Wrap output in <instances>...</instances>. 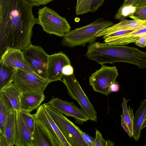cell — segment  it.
Segmentation results:
<instances>
[{
  "label": "cell",
  "mask_w": 146,
  "mask_h": 146,
  "mask_svg": "<svg viewBox=\"0 0 146 146\" xmlns=\"http://www.w3.org/2000/svg\"><path fill=\"white\" fill-rule=\"evenodd\" d=\"M26 0H0V52L7 48L22 50L31 43L37 19Z\"/></svg>",
  "instance_id": "6da1fadb"
},
{
  "label": "cell",
  "mask_w": 146,
  "mask_h": 146,
  "mask_svg": "<svg viewBox=\"0 0 146 146\" xmlns=\"http://www.w3.org/2000/svg\"><path fill=\"white\" fill-rule=\"evenodd\" d=\"M111 21L98 19L91 23L67 33L63 37L62 45L70 48L77 46H84L86 43L95 42L96 35L102 29L114 25Z\"/></svg>",
  "instance_id": "7a4b0ae2"
},
{
  "label": "cell",
  "mask_w": 146,
  "mask_h": 146,
  "mask_svg": "<svg viewBox=\"0 0 146 146\" xmlns=\"http://www.w3.org/2000/svg\"><path fill=\"white\" fill-rule=\"evenodd\" d=\"M37 24L43 30L50 34L63 37L71 31V27L65 17H62L56 11L45 6L39 9Z\"/></svg>",
  "instance_id": "3957f363"
},
{
  "label": "cell",
  "mask_w": 146,
  "mask_h": 146,
  "mask_svg": "<svg viewBox=\"0 0 146 146\" xmlns=\"http://www.w3.org/2000/svg\"><path fill=\"white\" fill-rule=\"evenodd\" d=\"M42 105L72 146H88L73 122L47 103Z\"/></svg>",
  "instance_id": "277c9868"
},
{
  "label": "cell",
  "mask_w": 146,
  "mask_h": 146,
  "mask_svg": "<svg viewBox=\"0 0 146 146\" xmlns=\"http://www.w3.org/2000/svg\"><path fill=\"white\" fill-rule=\"evenodd\" d=\"M62 81L66 86L70 96L78 102L81 109L89 117L90 120L96 122V112L82 89L74 74L64 75Z\"/></svg>",
  "instance_id": "5b68a950"
},
{
  "label": "cell",
  "mask_w": 146,
  "mask_h": 146,
  "mask_svg": "<svg viewBox=\"0 0 146 146\" xmlns=\"http://www.w3.org/2000/svg\"><path fill=\"white\" fill-rule=\"evenodd\" d=\"M22 51L25 60L33 72L47 80V68L49 55L41 46L32 44Z\"/></svg>",
  "instance_id": "8992f818"
},
{
  "label": "cell",
  "mask_w": 146,
  "mask_h": 146,
  "mask_svg": "<svg viewBox=\"0 0 146 146\" xmlns=\"http://www.w3.org/2000/svg\"><path fill=\"white\" fill-rule=\"evenodd\" d=\"M36 120L46 133L53 146H72L42 105L37 110Z\"/></svg>",
  "instance_id": "52a82bcc"
},
{
  "label": "cell",
  "mask_w": 146,
  "mask_h": 146,
  "mask_svg": "<svg viewBox=\"0 0 146 146\" xmlns=\"http://www.w3.org/2000/svg\"><path fill=\"white\" fill-rule=\"evenodd\" d=\"M102 65L100 69L96 70L89 77L90 84L95 91L107 96L109 94L111 85L117 82L116 79L119 73L115 66Z\"/></svg>",
  "instance_id": "ba28073f"
},
{
  "label": "cell",
  "mask_w": 146,
  "mask_h": 146,
  "mask_svg": "<svg viewBox=\"0 0 146 146\" xmlns=\"http://www.w3.org/2000/svg\"><path fill=\"white\" fill-rule=\"evenodd\" d=\"M22 92H36L44 93L50 83L35 73L16 68L13 82Z\"/></svg>",
  "instance_id": "9c48e42d"
},
{
  "label": "cell",
  "mask_w": 146,
  "mask_h": 146,
  "mask_svg": "<svg viewBox=\"0 0 146 146\" xmlns=\"http://www.w3.org/2000/svg\"><path fill=\"white\" fill-rule=\"evenodd\" d=\"M71 64L67 56L62 52L49 55L47 68V80L50 82L62 81L64 76L62 69L66 65Z\"/></svg>",
  "instance_id": "30bf717a"
},
{
  "label": "cell",
  "mask_w": 146,
  "mask_h": 146,
  "mask_svg": "<svg viewBox=\"0 0 146 146\" xmlns=\"http://www.w3.org/2000/svg\"><path fill=\"white\" fill-rule=\"evenodd\" d=\"M47 103L60 113L73 117L80 123H83L90 119L84 111L79 108L72 102L53 97Z\"/></svg>",
  "instance_id": "8fae6325"
},
{
  "label": "cell",
  "mask_w": 146,
  "mask_h": 146,
  "mask_svg": "<svg viewBox=\"0 0 146 146\" xmlns=\"http://www.w3.org/2000/svg\"><path fill=\"white\" fill-rule=\"evenodd\" d=\"M0 61L25 71L34 73L25 60L22 50L7 48L1 55Z\"/></svg>",
  "instance_id": "7c38bea8"
},
{
  "label": "cell",
  "mask_w": 146,
  "mask_h": 146,
  "mask_svg": "<svg viewBox=\"0 0 146 146\" xmlns=\"http://www.w3.org/2000/svg\"><path fill=\"white\" fill-rule=\"evenodd\" d=\"M20 111H17L14 145L17 146H33L32 134L25 123Z\"/></svg>",
  "instance_id": "4fadbf2b"
},
{
  "label": "cell",
  "mask_w": 146,
  "mask_h": 146,
  "mask_svg": "<svg viewBox=\"0 0 146 146\" xmlns=\"http://www.w3.org/2000/svg\"><path fill=\"white\" fill-rule=\"evenodd\" d=\"M45 98V95L43 92H22L20 99V111L31 113L39 107Z\"/></svg>",
  "instance_id": "5bb4252c"
},
{
  "label": "cell",
  "mask_w": 146,
  "mask_h": 146,
  "mask_svg": "<svg viewBox=\"0 0 146 146\" xmlns=\"http://www.w3.org/2000/svg\"><path fill=\"white\" fill-rule=\"evenodd\" d=\"M145 26L146 23L135 20L125 19L102 29L96 35V36L97 38L117 31L136 29Z\"/></svg>",
  "instance_id": "9a60e30c"
},
{
  "label": "cell",
  "mask_w": 146,
  "mask_h": 146,
  "mask_svg": "<svg viewBox=\"0 0 146 146\" xmlns=\"http://www.w3.org/2000/svg\"><path fill=\"white\" fill-rule=\"evenodd\" d=\"M129 100H127L123 98L121 106L122 108L123 113L120 115L121 117V125L125 131L130 137L133 135V123L134 115L133 110L130 108V106L128 108L127 102Z\"/></svg>",
  "instance_id": "2e32d148"
},
{
  "label": "cell",
  "mask_w": 146,
  "mask_h": 146,
  "mask_svg": "<svg viewBox=\"0 0 146 146\" xmlns=\"http://www.w3.org/2000/svg\"><path fill=\"white\" fill-rule=\"evenodd\" d=\"M145 33L146 26L135 30L129 34L104 41V43L111 45H125L135 42L141 36Z\"/></svg>",
  "instance_id": "e0dca14e"
},
{
  "label": "cell",
  "mask_w": 146,
  "mask_h": 146,
  "mask_svg": "<svg viewBox=\"0 0 146 146\" xmlns=\"http://www.w3.org/2000/svg\"><path fill=\"white\" fill-rule=\"evenodd\" d=\"M146 116V98L141 102V104L134 116L133 138L137 141L141 137V127Z\"/></svg>",
  "instance_id": "ac0fdd59"
},
{
  "label": "cell",
  "mask_w": 146,
  "mask_h": 146,
  "mask_svg": "<svg viewBox=\"0 0 146 146\" xmlns=\"http://www.w3.org/2000/svg\"><path fill=\"white\" fill-rule=\"evenodd\" d=\"M10 100L14 109L20 111V103L22 92L12 83L0 90Z\"/></svg>",
  "instance_id": "d6986e66"
},
{
  "label": "cell",
  "mask_w": 146,
  "mask_h": 146,
  "mask_svg": "<svg viewBox=\"0 0 146 146\" xmlns=\"http://www.w3.org/2000/svg\"><path fill=\"white\" fill-rule=\"evenodd\" d=\"M13 109L9 99L0 92V134L3 135L7 117Z\"/></svg>",
  "instance_id": "ffe728a7"
},
{
  "label": "cell",
  "mask_w": 146,
  "mask_h": 146,
  "mask_svg": "<svg viewBox=\"0 0 146 146\" xmlns=\"http://www.w3.org/2000/svg\"><path fill=\"white\" fill-rule=\"evenodd\" d=\"M32 143L33 146H53L49 138L36 120L32 135Z\"/></svg>",
  "instance_id": "44dd1931"
},
{
  "label": "cell",
  "mask_w": 146,
  "mask_h": 146,
  "mask_svg": "<svg viewBox=\"0 0 146 146\" xmlns=\"http://www.w3.org/2000/svg\"><path fill=\"white\" fill-rule=\"evenodd\" d=\"M17 112L14 109L7 117L3 135L6 140L8 146L14 145V140Z\"/></svg>",
  "instance_id": "7402d4cb"
},
{
  "label": "cell",
  "mask_w": 146,
  "mask_h": 146,
  "mask_svg": "<svg viewBox=\"0 0 146 146\" xmlns=\"http://www.w3.org/2000/svg\"><path fill=\"white\" fill-rule=\"evenodd\" d=\"M16 69L0 61V90L13 82Z\"/></svg>",
  "instance_id": "603a6c76"
},
{
  "label": "cell",
  "mask_w": 146,
  "mask_h": 146,
  "mask_svg": "<svg viewBox=\"0 0 146 146\" xmlns=\"http://www.w3.org/2000/svg\"><path fill=\"white\" fill-rule=\"evenodd\" d=\"M137 7L133 6H123L122 5L115 14L114 17L115 19L121 21L132 15L135 12Z\"/></svg>",
  "instance_id": "cb8c5ba5"
},
{
  "label": "cell",
  "mask_w": 146,
  "mask_h": 146,
  "mask_svg": "<svg viewBox=\"0 0 146 146\" xmlns=\"http://www.w3.org/2000/svg\"><path fill=\"white\" fill-rule=\"evenodd\" d=\"M20 112L26 125L33 134L36 121L35 114H31L30 113L22 111Z\"/></svg>",
  "instance_id": "d4e9b609"
},
{
  "label": "cell",
  "mask_w": 146,
  "mask_h": 146,
  "mask_svg": "<svg viewBox=\"0 0 146 146\" xmlns=\"http://www.w3.org/2000/svg\"><path fill=\"white\" fill-rule=\"evenodd\" d=\"M129 17L133 20L145 22L146 21V6L137 7L134 13Z\"/></svg>",
  "instance_id": "484cf974"
},
{
  "label": "cell",
  "mask_w": 146,
  "mask_h": 146,
  "mask_svg": "<svg viewBox=\"0 0 146 146\" xmlns=\"http://www.w3.org/2000/svg\"><path fill=\"white\" fill-rule=\"evenodd\" d=\"M93 0H82L78 8L76 11L77 15L83 14L90 11Z\"/></svg>",
  "instance_id": "4316f807"
},
{
  "label": "cell",
  "mask_w": 146,
  "mask_h": 146,
  "mask_svg": "<svg viewBox=\"0 0 146 146\" xmlns=\"http://www.w3.org/2000/svg\"><path fill=\"white\" fill-rule=\"evenodd\" d=\"M107 140L103 137L102 135L97 129L96 131V137L94 141V146H107Z\"/></svg>",
  "instance_id": "83f0119b"
},
{
  "label": "cell",
  "mask_w": 146,
  "mask_h": 146,
  "mask_svg": "<svg viewBox=\"0 0 146 146\" xmlns=\"http://www.w3.org/2000/svg\"><path fill=\"white\" fill-rule=\"evenodd\" d=\"M76 128L88 146H94L95 138L92 137L85 132L83 131L77 126Z\"/></svg>",
  "instance_id": "f1b7e54d"
},
{
  "label": "cell",
  "mask_w": 146,
  "mask_h": 146,
  "mask_svg": "<svg viewBox=\"0 0 146 146\" xmlns=\"http://www.w3.org/2000/svg\"><path fill=\"white\" fill-rule=\"evenodd\" d=\"M33 6L44 5L54 0H26Z\"/></svg>",
  "instance_id": "f546056e"
},
{
  "label": "cell",
  "mask_w": 146,
  "mask_h": 146,
  "mask_svg": "<svg viewBox=\"0 0 146 146\" xmlns=\"http://www.w3.org/2000/svg\"><path fill=\"white\" fill-rule=\"evenodd\" d=\"M104 0H93L90 8V11L95 12L104 3Z\"/></svg>",
  "instance_id": "4dcf8cb0"
},
{
  "label": "cell",
  "mask_w": 146,
  "mask_h": 146,
  "mask_svg": "<svg viewBox=\"0 0 146 146\" xmlns=\"http://www.w3.org/2000/svg\"><path fill=\"white\" fill-rule=\"evenodd\" d=\"M135 44L141 47H145L146 44V33L141 36L135 42Z\"/></svg>",
  "instance_id": "1f68e13d"
},
{
  "label": "cell",
  "mask_w": 146,
  "mask_h": 146,
  "mask_svg": "<svg viewBox=\"0 0 146 146\" xmlns=\"http://www.w3.org/2000/svg\"><path fill=\"white\" fill-rule=\"evenodd\" d=\"M62 73L64 75H70L73 74L74 69L71 64L65 66L62 69Z\"/></svg>",
  "instance_id": "d6a6232c"
},
{
  "label": "cell",
  "mask_w": 146,
  "mask_h": 146,
  "mask_svg": "<svg viewBox=\"0 0 146 146\" xmlns=\"http://www.w3.org/2000/svg\"><path fill=\"white\" fill-rule=\"evenodd\" d=\"M117 82L114 83L111 86L109 94L112 92H118L119 89V86Z\"/></svg>",
  "instance_id": "836d02e7"
},
{
  "label": "cell",
  "mask_w": 146,
  "mask_h": 146,
  "mask_svg": "<svg viewBox=\"0 0 146 146\" xmlns=\"http://www.w3.org/2000/svg\"><path fill=\"white\" fill-rule=\"evenodd\" d=\"M133 6L136 7L146 6V0H138Z\"/></svg>",
  "instance_id": "e575fe53"
},
{
  "label": "cell",
  "mask_w": 146,
  "mask_h": 146,
  "mask_svg": "<svg viewBox=\"0 0 146 146\" xmlns=\"http://www.w3.org/2000/svg\"><path fill=\"white\" fill-rule=\"evenodd\" d=\"M138 0H124L123 6L133 5Z\"/></svg>",
  "instance_id": "d590c367"
},
{
  "label": "cell",
  "mask_w": 146,
  "mask_h": 146,
  "mask_svg": "<svg viewBox=\"0 0 146 146\" xmlns=\"http://www.w3.org/2000/svg\"><path fill=\"white\" fill-rule=\"evenodd\" d=\"M0 146H8L7 143L4 135L1 134H0Z\"/></svg>",
  "instance_id": "8d00e7d4"
},
{
  "label": "cell",
  "mask_w": 146,
  "mask_h": 146,
  "mask_svg": "<svg viewBox=\"0 0 146 146\" xmlns=\"http://www.w3.org/2000/svg\"><path fill=\"white\" fill-rule=\"evenodd\" d=\"M82 0H77L76 6L75 7L76 11L77 10L80 6Z\"/></svg>",
  "instance_id": "74e56055"
},
{
  "label": "cell",
  "mask_w": 146,
  "mask_h": 146,
  "mask_svg": "<svg viewBox=\"0 0 146 146\" xmlns=\"http://www.w3.org/2000/svg\"><path fill=\"white\" fill-rule=\"evenodd\" d=\"M146 126V118L144 119L141 127V130H142Z\"/></svg>",
  "instance_id": "f35d334b"
},
{
  "label": "cell",
  "mask_w": 146,
  "mask_h": 146,
  "mask_svg": "<svg viewBox=\"0 0 146 146\" xmlns=\"http://www.w3.org/2000/svg\"><path fill=\"white\" fill-rule=\"evenodd\" d=\"M145 47H146V45H145Z\"/></svg>",
  "instance_id": "ab89813d"
},
{
  "label": "cell",
  "mask_w": 146,
  "mask_h": 146,
  "mask_svg": "<svg viewBox=\"0 0 146 146\" xmlns=\"http://www.w3.org/2000/svg\"><path fill=\"white\" fill-rule=\"evenodd\" d=\"M145 23H146V21L145 22Z\"/></svg>",
  "instance_id": "60d3db41"
}]
</instances>
